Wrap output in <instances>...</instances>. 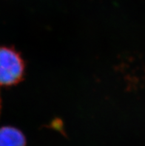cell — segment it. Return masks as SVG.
Segmentation results:
<instances>
[{"instance_id":"7a4b0ae2","label":"cell","mask_w":145,"mask_h":146,"mask_svg":"<svg viewBox=\"0 0 145 146\" xmlns=\"http://www.w3.org/2000/svg\"><path fill=\"white\" fill-rule=\"evenodd\" d=\"M0 146H26V139L17 128L2 127L0 128Z\"/></svg>"},{"instance_id":"6da1fadb","label":"cell","mask_w":145,"mask_h":146,"mask_svg":"<svg viewBox=\"0 0 145 146\" xmlns=\"http://www.w3.org/2000/svg\"><path fill=\"white\" fill-rule=\"evenodd\" d=\"M24 64L13 48L0 47V85H12L22 80Z\"/></svg>"}]
</instances>
